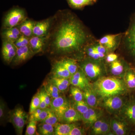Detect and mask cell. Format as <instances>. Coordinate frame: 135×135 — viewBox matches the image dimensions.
I'll return each instance as SVG.
<instances>
[{
	"label": "cell",
	"mask_w": 135,
	"mask_h": 135,
	"mask_svg": "<svg viewBox=\"0 0 135 135\" xmlns=\"http://www.w3.org/2000/svg\"><path fill=\"white\" fill-rule=\"evenodd\" d=\"M54 34L52 46L56 53L66 54L79 51L88 41L83 26L73 17L63 20Z\"/></svg>",
	"instance_id": "cell-1"
},
{
	"label": "cell",
	"mask_w": 135,
	"mask_h": 135,
	"mask_svg": "<svg viewBox=\"0 0 135 135\" xmlns=\"http://www.w3.org/2000/svg\"><path fill=\"white\" fill-rule=\"evenodd\" d=\"M94 87L95 93L104 98L124 94L128 89L126 82L113 77L100 78L95 83Z\"/></svg>",
	"instance_id": "cell-2"
},
{
	"label": "cell",
	"mask_w": 135,
	"mask_h": 135,
	"mask_svg": "<svg viewBox=\"0 0 135 135\" xmlns=\"http://www.w3.org/2000/svg\"><path fill=\"white\" fill-rule=\"evenodd\" d=\"M29 118L28 114L20 106L9 112V121L14 126L17 135L22 134L24 127Z\"/></svg>",
	"instance_id": "cell-3"
},
{
	"label": "cell",
	"mask_w": 135,
	"mask_h": 135,
	"mask_svg": "<svg viewBox=\"0 0 135 135\" xmlns=\"http://www.w3.org/2000/svg\"><path fill=\"white\" fill-rule=\"evenodd\" d=\"M124 42L129 55L135 62V13L131 18L129 27L124 37Z\"/></svg>",
	"instance_id": "cell-4"
},
{
	"label": "cell",
	"mask_w": 135,
	"mask_h": 135,
	"mask_svg": "<svg viewBox=\"0 0 135 135\" xmlns=\"http://www.w3.org/2000/svg\"><path fill=\"white\" fill-rule=\"evenodd\" d=\"M26 15L23 10L15 9L9 12L5 18L3 26L6 29L15 27L25 20Z\"/></svg>",
	"instance_id": "cell-5"
},
{
	"label": "cell",
	"mask_w": 135,
	"mask_h": 135,
	"mask_svg": "<svg viewBox=\"0 0 135 135\" xmlns=\"http://www.w3.org/2000/svg\"><path fill=\"white\" fill-rule=\"evenodd\" d=\"M71 107L70 103L64 96L51 99L50 108L55 113L60 122L63 114Z\"/></svg>",
	"instance_id": "cell-6"
},
{
	"label": "cell",
	"mask_w": 135,
	"mask_h": 135,
	"mask_svg": "<svg viewBox=\"0 0 135 135\" xmlns=\"http://www.w3.org/2000/svg\"><path fill=\"white\" fill-rule=\"evenodd\" d=\"M81 69L86 76L90 79H94L101 74L103 69L98 63L92 61H84L81 64Z\"/></svg>",
	"instance_id": "cell-7"
},
{
	"label": "cell",
	"mask_w": 135,
	"mask_h": 135,
	"mask_svg": "<svg viewBox=\"0 0 135 135\" xmlns=\"http://www.w3.org/2000/svg\"><path fill=\"white\" fill-rule=\"evenodd\" d=\"M35 54L29 45L18 48L15 58L12 60V64L14 65H19L32 58Z\"/></svg>",
	"instance_id": "cell-8"
},
{
	"label": "cell",
	"mask_w": 135,
	"mask_h": 135,
	"mask_svg": "<svg viewBox=\"0 0 135 135\" xmlns=\"http://www.w3.org/2000/svg\"><path fill=\"white\" fill-rule=\"evenodd\" d=\"M17 48L14 42L5 39L3 42L2 55L4 61L8 64L12 62L16 53Z\"/></svg>",
	"instance_id": "cell-9"
},
{
	"label": "cell",
	"mask_w": 135,
	"mask_h": 135,
	"mask_svg": "<svg viewBox=\"0 0 135 135\" xmlns=\"http://www.w3.org/2000/svg\"><path fill=\"white\" fill-rule=\"evenodd\" d=\"M70 80L72 85L78 87L81 89L83 90L89 87V83L86 74L80 68L71 75Z\"/></svg>",
	"instance_id": "cell-10"
},
{
	"label": "cell",
	"mask_w": 135,
	"mask_h": 135,
	"mask_svg": "<svg viewBox=\"0 0 135 135\" xmlns=\"http://www.w3.org/2000/svg\"><path fill=\"white\" fill-rule=\"evenodd\" d=\"M81 120V114L74 107H70L63 114L60 123H72Z\"/></svg>",
	"instance_id": "cell-11"
},
{
	"label": "cell",
	"mask_w": 135,
	"mask_h": 135,
	"mask_svg": "<svg viewBox=\"0 0 135 135\" xmlns=\"http://www.w3.org/2000/svg\"><path fill=\"white\" fill-rule=\"evenodd\" d=\"M51 74V77L65 79H70L72 75L69 71L59 61L56 62L53 65Z\"/></svg>",
	"instance_id": "cell-12"
},
{
	"label": "cell",
	"mask_w": 135,
	"mask_h": 135,
	"mask_svg": "<svg viewBox=\"0 0 135 135\" xmlns=\"http://www.w3.org/2000/svg\"><path fill=\"white\" fill-rule=\"evenodd\" d=\"M123 104L122 99L118 96H114L104 98V106L111 110H116L120 109Z\"/></svg>",
	"instance_id": "cell-13"
},
{
	"label": "cell",
	"mask_w": 135,
	"mask_h": 135,
	"mask_svg": "<svg viewBox=\"0 0 135 135\" xmlns=\"http://www.w3.org/2000/svg\"><path fill=\"white\" fill-rule=\"evenodd\" d=\"M120 34L109 35L99 40V43L107 50L112 49L117 46Z\"/></svg>",
	"instance_id": "cell-14"
},
{
	"label": "cell",
	"mask_w": 135,
	"mask_h": 135,
	"mask_svg": "<svg viewBox=\"0 0 135 135\" xmlns=\"http://www.w3.org/2000/svg\"><path fill=\"white\" fill-rule=\"evenodd\" d=\"M46 40L45 36H34L29 39V46L32 50L36 54L41 50Z\"/></svg>",
	"instance_id": "cell-15"
},
{
	"label": "cell",
	"mask_w": 135,
	"mask_h": 135,
	"mask_svg": "<svg viewBox=\"0 0 135 135\" xmlns=\"http://www.w3.org/2000/svg\"><path fill=\"white\" fill-rule=\"evenodd\" d=\"M123 114L128 122L135 125V101L128 104L123 109Z\"/></svg>",
	"instance_id": "cell-16"
},
{
	"label": "cell",
	"mask_w": 135,
	"mask_h": 135,
	"mask_svg": "<svg viewBox=\"0 0 135 135\" xmlns=\"http://www.w3.org/2000/svg\"><path fill=\"white\" fill-rule=\"evenodd\" d=\"M50 21L49 20L36 23L34 27L33 34L34 36H44L50 26Z\"/></svg>",
	"instance_id": "cell-17"
},
{
	"label": "cell",
	"mask_w": 135,
	"mask_h": 135,
	"mask_svg": "<svg viewBox=\"0 0 135 135\" xmlns=\"http://www.w3.org/2000/svg\"><path fill=\"white\" fill-rule=\"evenodd\" d=\"M83 90V95L85 102L90 107H96L97 105V100L94 90H92L89 87Z\"/></svg>",
	"instance_id": "cell-18"
},
{
	"label": "cell",
	"mask_w": 135,
	"mask_h": 135,
	"mask_svg": "<svg viewBox=\"0 0 135 135\" xmlns=\"http://www.w3.org/2000/svg\"><path fill=\"white\" fill-rule=\"evenodd\" d=\"M74 123H57L54 126L55 135H68L72 129L75 127Z\"/></svg>",
	"instance_id": "cell-19"
},
{
	"label": "cell",
	"mask_w": 135,
	"mask_h": 135,
	"mask_svg": "<svg viewBox=\"0 0 135 135\" xmlns=\"http://www.w3.org/2000/svg\"><path fill=\"white\" fill-rule=\"evenodd\" d=\"M44 88L51 99L56 98L62 95V93L60 92L50 79L44 83Z\"/></svg>",
	"instance_id": "cell-20"
},
{
	"label": "cell",
	"mask_w": 135,
	"mask_h": 135,
	"mask_svg": "<svg viewBox=\"0 0 135 135\" xmlns=\"http://www.w3.org/2000/svg\"><path fill=\"white\" fill-rule=\"evenodd\" d=\"M36 23L31 20H25L22 23L20 31L21 33L26 37L29 38L33 35V30L34 27Z\"/></svg>",
	"instance_id": "cell-21"
},
{
	"label": "cell",
	"mask_w": 135,
	"mask_h": 135,
	"mask_svg": "<svg viewBox=\"0 0 135 135\" xmlns=\"http://www.w3.org/2000/svg\"><path fill=\"white\" fill-rule=\"evenodd\" d=\"M51 82L57 87L60 92L63 93L68 89L70 84V79L57 78L51 77L50 79Z\"/></svg>",
	"instance_id": "cell-22"
},
{
	"label": "cell",
	"mask_w": 135,
	"mask_h": 135,
	"mask_svg": "<svg viewBox=\"0 0 135 135\" xmlns=\"http://www.w3.org/2000/svg\"><path fill=\"white\" fill-rule=\"evenodd\" d=\"M59 62L69 71L72 75L76 73L79 69V66L74 59L68 58H64Z\"/></svg>",
	"instance_id": "cell-23"
},
{
	"label": "cell",
	"mask_w": 135,
	"mask_h": 135,
	"mask_svg": "<svg viewBox=\"0 0 135 135\" xmlns=\"http://www.w3.org/2000/svg\"><path fill=\"white\" fill-rule=\"evenodd\" d=\"M21 34L19 29L16 27H14L6 29L3 33V35L5 39L15 42L20 36Z\"/></svg>",
	"instance_id": "cell-24"
},
{
	"label": "cell",
	"mask_w": 135,
	"mask_h": 135,
	"mask_svg": "<svg viewBox=\"0 0 135 135\" xmlns=\"http://www.w3.org/2000/svg\"><path fill=\"white\" fill-rule=\"evenodd\" d=\"M38 133L41 135H55L54 126L46 123H41L38 127Z\"/></svg>",
	"instance_id": "cell-25"
},
{
	"label": "cell",
	"mask_w": 135,
	"mask_h": 135,
	"mask_svg": "<svg viewBox=\"0 0 135 135\" xmlns=\"http://www.w3.org/2000/svg\"><path fill=\"white\" fill-rule=\"evenodd\" d=\"M125 82L128 88L135 89V72L133 69H129L126 73Z\"/></svg>",
	"instance_id": "cell-26"
},
{
	"label": "cell",
	"mask_w": 135,
	"mask_h": 135,
	"mask_svg": "<svg viewBox=\"0 0 135 135\" xmlns=\"http://www.w3.org/2000/svg\"><path fill=\"white\" fill-rule=\"evenodd\" d=\"M41 123H46L55 126L57 123L59 122V119L55 113L50 108H49V113L47 116Z\"/></svg>",
	"instance_id": "cell-27"
},
{
	"label": "cell",
	"mask_w": 135,
	"mask_h": 135,
	"mask_svg": "<svg viewBox=\"0 0 135 135\" xmlns=\"http://www.w3.org/2000/svg\"><path fill=\"white\" fill-rule=\"evenodd\" d=\"M111 70L113 75H118L123 72L124 67L119 61L116 60L111 63Z\"/></svg>",
	"instance_id": "cell-28"
},
{
	"label": "cell",
	"mask_w": 135,
	"mask_h": 135,
	"mask_svg": "<svg viewBox=\"0 0 135 135\" xmlns=\"http://www.w3.org/2000/svg\"><path fill=\"white\" fill-rule=\"evenodd\" d=\"M40 101V91H38L34 95L32 98L29 108V114H31L36 109L39 108Z\"/></svg>",
	"instance_id": "cell-29"
},
{
	"label": "cell",
	"mask_w": 135,
	"mask_h": 135,
	"mask_svg": "<svg viewBox=\"0 0 135 135\" xmlns=\"http://www.w3.org/2000/svg\"><path fill=\"white\" fill-rule=\"evenodd\" d=\"M79 88L74 86L71 87L70 90L71 95L76 102L83 101L84 99L83 92Z\"/></svg>",
	"instance_id": "cell-30"
},
{
	"label": "cell",
	"mask_w": 135,
	"mask_h": 135,
	"mask_svg": "<svg viewBox=\"0 0 135 135\" xmlns=\"http://www.w3.org/2000/svg\"><path fill=\"white\" fill-rule=\"evenodd\" d=\"M73 107L81 114L86 112L90 108L88 105L83 100L79 102L75 101Z\"/></svg>",
	"instance_id": "cell-31"
},
{
	"label": "cell",
	"mask_w": 135,
	"mask_h": 135,
	"mask_svg": "<svg viewBox=\"0 0 135 135\" xmlns=\"http://www.w3.org/2000/svg\"><path fill=\"white\" fill-rule=\"evenodd\" d=\"M37 122L35 120L29 121L27 126L26 135L36 134Z\"/></svg>",
	"instance_id": "cell-32"
},
{
	"label": "cell",
	"mask_w": 135,
	"mask_h": 135,
	"mask_svg": "<svg viewBox=\"0 0 135 135\" xmlns=\"http://www.w3.org/2000/svg\"><path fill=\"white\" fill-rule=\"evenodd\" d=\"M29 38L25 36V35H22L18 38L14 44L15 46H16L17 48L29 45Z\"/></svg>",
	"instance_id": "cell-33"
},
{
	"label": "cell",
	"mask_w": 135,
	"mask_h": 135,
	"mask_svg": "<svg viewBox=\"0 0 135 135\" xmlns=\"http://www.w3.org/2000/svg\"><path fill=\"white\" fill-rule=\"evenodd\" d=\"M71 5L76 8H80L83 7L91 3L86 0H68Z\"/></svg>",
	"instance_id": "cell-34"
},
{
	"label": "cell",
	"mask_w": 135,
	"mask_h": 135,
	"mask_svg": "<svg viewBox=\"0 0 135 135\" xmlns=\"http://www.w3.org/2000/svg\"><path fill=\"white\" fill-rule=\"evenodd\" d=\"M81 116L82 120L84 123L88 124H92L95 123L91 114L90 113L89 111V109L85 113L81 114Z\"/></svg>",
	"instance_id": "cell-35"
},
{
	"label": "cell",
	"mask_w": 135,
	"mask_h": 135,
	"mask_svg": "<svg viewBox=\"0 0 135 135\" xmlns=\"http://www.w3.org/2000/svg\"><path fill=\"white\" fill-rule=\"evenodd\" d=\"M110 127L108 122L103 121L100 128L99 135L105 134L109 133Z\"/></svg>",
	"instance_id": "cell-36"
},
{
	"label": "cell",
	"mask_w": 135,
	"mask_h": 135,
	"mask_svg": "<svg viewBox=\"0 0 135 135\" xmlns=\"http://www.w3.org/2000/svg\"><path fill=\"white\" fill-rule=\"evenodd\" d=\"M103 120H100L96 121L94 123V126L92 127V132L95 135H99L100 128Z\"/></svg>",
	"instance_id": "cell-37"
},
{
	"label": "cell",
	"mask_w": 135,
	"mask_h": 135,
	"mask_svg": "<svg viewBox=\"0 0 135 135\" xmlns=\"http://www.w3.org/2000/svg\"><path fill=\"white\" fill-rule=\"evenodd\" d=\"M49 107L43 109L41 113L39 114L38 116L35 119V121L41 122L44 120L47 116L49 113Z\"/></svg>",
	"instance_id": "cell-38"
},
{
	"label": "cell",
	"mask_w": 135,
	"mask_h": 135,
	"mask_svg": "<svg viewBox=\"0 0 135 135\" xmlns=\"http://www.w3.org/2000/svg\"><path fill=\"white\" fill-rule=\"evenodd\" d=\"M84 134L85 133L83 129L77 127L75 126L72 129L68 135H83L85 134Z\"/></svg>",
	"instance_id": "cell-39"
},
{
	"label": "cell",
	"mask_w": 135,
	"mask_h": 135,
	"mask_svg": "<svg viewBox=\"0 0 135 135\" xmlns=\"http://www.w3.org/2000/svg\"><path fill=\"white\" fill-rule=\"evenodd\" d=\"M43 109L40 108L36 109L33 113L30 114V116L29 117V120L28 121H29L35 120V119L38 116L39 114L41 113Z\"/></svg>",
	"instance_id": "cell-40"
},
{
	"label": "cell",
	"mask_w": 135,
	"mask_h": 135,
	"mask_svg": "<svg viewBox=\"0 0 135 135\" xmlns=\"http://www.w3.org/2000/svg\"><path fill=\"white\" fill-rule=\"evenodd\" d=\"M40 105L39 106V108L41 109H44L47 108V104L46 103L45 99H44V97L43 93L42 91L41 90L40 91Z\"/></svg>",
	"instance_id": "cell-41"
},
{
	"label": "cell",
	"mask_w": 135,
	"mask_h": 135,
	"mask_svg": "<svg viewBox=\"0 0 135 135\" xmlns=\"http://www.w3.org/2000/svg\"><path fill=\"white\" fill-rule=\"evenodd\" d=\"M126 126L123 123H121L120 126L118 130L115 132V134L117 135H123L126 134L127 132Z\"/></svg>",
	"instance_id": "cell-42"
},
{
	"label": "cell",
	"mask_w": 135,
	"mask_h": 135,
	"mask_svg": "<svg viewBox=\"0 0 135 135\" xmlns=\"http://www.w3.org/2000/svg\"><path fill=\"white\" fill-rule=\"evenodd\" d=\"M42 93H43L44 97V99L46 101V103L47 104V106L48 107H50L51 103V99L50 96L47 93L45 89L44 88V89L42 90Z\"/></svg>",
	"instance_id": "cell-43"
},
{
	"label": "cell",
	"mask_w": 135,
	"mask_h": 135,
	"mask_svg": "<svg viewBox=\"0 0 135 135\" xmlns=\"http://www.w3.org/2000/svg\"><path fill=\"white\" fill-rule=\"evenodd\" d=\"M118 56L114 53H110L107 56L106 58L107 62L108 63H112L117 60Z\"/></svg>",
	"instance_id": "cell-44"
},
{
	"label": "cell",
	"mask_w": 135,
	"mask_h": 135,
	"mask_svg": "<svg viewBox=\"0 0 135 135\" xmlns=\"http://www.w3.org/2000/svg\"><path fill=\"white\" fill-rule=\"evenodd\" d=\"M5 104L2 100H1L0 103V118L2 120L5 116Z\"/></svg>",
	"instance_id": "cell-45"
},
{
	"label": "cell",
	"mask_w": 135,
	"mask_h": 135,
	"mask_svg": "<svg viewBox=\"0 0 135 135\" xmlns=\"http://www.w3.org/2000/svg\"><path fill=\"white\" fill-rule=\"evenodd\" d=\"M95 49L96 50L99 52V53H101L105 54L107 51V49L104 47L103 45H101L99 43L98 44H97L94 46Z\"/></svg>",
	"instance_id": "cell-46"
},
{
	"label": "cell",
	"mask_w": 135,
	"mask_h": 135,
	"mask_svg": "<svg viewBox=\"0 0 135 135\" xmlns=\"http://www.w3.org/2000/svg\"><path fill=\"white\" fill-rule=\"evenodd\" d=\"M122 122H120L119 121L116 120H113L112 122V127L114 133L116 132V131L118 130V129L119 127Z\"/></svg>",
	"instance_id": "cell-47"
},
{
	"label": "cell",
	"mask_w": 135,
	"mask_h": 135,
	"mask_svg": "<svg viewBox=\"0 0 135 135\" xmlns=\"http://www.w3.org/2000/svg\"><path fill=\"white\" fill-rule=\"evenodd\" d=\"M89 111L90 113L91 114L94 122H95L98 119V116L96 112L92 108H89Z\"/></svg>",
	"instance_id": "cell-48"
},
{
	"label": "cell",
	"mask_w": 135,
	"mask_h": 135,
	"mask_svg": "<svg viewBox=\"0 0 135 135\" xmlns=\"http://www.w3.org/2000/svg\"><path fill=\"white\" fill-rule=\"evenodd\" d=\"M86 1L89 2H90L91 3L92 2L94 1H95V0H86Z\"/></svg>",
	"instance_id": "cell-49"
},
{
	"label": "cell",
	"mask_w": 135,
	"mask_h": 135,
	"mask_svg": "<svg viewBox=\"0 0 135 135\" xmlns=\"http://www.w3.org/2000/svg\"><path fill=\"white\" fill-rule=\"evenodd\" d=\"M133 70H134V71L135 72V67L134 68V69H133Z\"/></svg>",
	"instance_id": "cell-50"
},
{
	"label": "cell",
	"mask_w": 135,
	"mask_h": 135,
	"mask_svg": "<svg viewBox=\"0 0 135 135\" xmlns=\"http://www.w3.org/2000/svg\"><path fill=\"white\" fill-rule=\"evenodd\" d=\"M134 134H135V133H134Z\"/></svg>",
	"instance_id": "cell-51"
}]
</instances>
